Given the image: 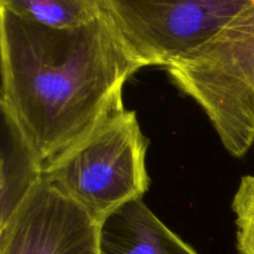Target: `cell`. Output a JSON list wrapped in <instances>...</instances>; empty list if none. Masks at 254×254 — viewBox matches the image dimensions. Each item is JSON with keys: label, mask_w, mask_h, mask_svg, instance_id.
I'll use <instances>...</instances> for the list:
<instances>
[{"label": "cell", "mask_w": 254, "mask_h": 254, "mask_svg": "<svg viewBox=\"0 0 254 254\" xmlns=\"http://www.w3.org/2000/svg\"><path fill=\"white\" fill-rule=\"evenodd\" d=\"M241 254H254V176H245L233 200Z\"/></svg>", "instance_id": "9c48e42d"}, {"label": "cell", "mask_w": 254, "mask_h": 254, "mask_svg": "<svg viewBox=\"0 0 254 254\" xmlns=\"http://www.w3.org/2000/svg\"><path fill=\"white\" fill-rule=\"evenodd\" d=\"M101 254H198L169 230L141 198L101 221Z\"/></svg>", "instance_id": "8992f818"}, {"label": "cell", "mask_w": 254, "mask_h": 254, "mask_svg": "<svg viewBox=\"0 0 254 254\" xmlns=\"http://www.w3.org/2000/svg\"><path fill=\"white\" fill-rule=\"evenodd\" d=\"M0 10L54 29H73L108 12L107 0H0Z\"/></svg>", "instance_id": "ba28073f"}, {"label": "cell", "mask_w": 254, "mask_h": 254, "mask_svg": "<svg viewBox=\"0 0 254 254\" xmlns=\"http://www.w3.org/2000/svg\"><path fill=\"white\" fill-rule=\"evenodd\" d=\"M148 139L135 112L123 103L96 128L44 168L46 183L71 197L98 222L149 188Z\"/></svg>", "instance_id": "7a4b0ae2"}, {"label": "cell", "mask_w": 254, "mask_h": 254, "mask_svg": "<svg viewBox=\"0 0 254 254\" xmlns=\"http://www.w3.org/2000/svg\"><path fill=\"white\" fill-rule=\"evenodd\" d=\"M1 215L0 228L42 181L44 165L9 114L1 109Z\"/></svg>", "instance_id": "52a82bcc"}, {"label": "cell", "mask_w": 254, "mask_h": 254, "mask_svg": "<svg viewBox=\"0 0 254 254\" xmlns=\"http://www.w3.org/2000/svg\"><path fill=\"white\" fill-rule=\"evenodd\" d=\"M254 0H107L145 66H169L202 46Z\"/></svg>", "instance_id": "277c9868"}, {"label": "cell", "mask_w": 254, "mask_h": 254, "mask_svg": "<svg viewBox=\"0 0 254 254\" xmlns=\"http://www.w3.org/2000/svg\"><path fill=\"white\" fill-rule=\"evenodd\" d=\"M101 222L42 179L0 228V254H101Z\"/></svg>", "instance_id": "5b68a950"}, {"label": "cell", "mask_w": 254, "mask_h": 254, "mask_svg": "<svg viewBox=\"0 0 254 254\" xmlns=\"http://www.w3.org/2000/svg\"><path fill=\"white\" fill-rule=\"evenodd\" d=\"M166 69L202 107L225 148L245 155L254 144V1Z\"/></svg>", "instance_id": "3957f363"}, {"label": "cell", "mask_w": 254, "mask_h": 254, "mask_svg": "<svg viewBox=\"0 0 254 254\" xmlns=\"http://www.w3.org/2000/svg\"><path fill=\"white\" fill-rule=\"evenodd\" d=\"M0 16L1 109L45 168L123 103L124 83L145 64L109 12L73 29Z\"/></svg>", "instance_id": "6da1fadb"}]
</instances>
